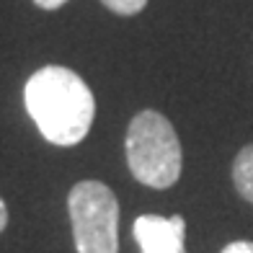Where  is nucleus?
I'll use <instances>...</instances> for the list:
<instances>
[{
	"mask_svg": "<svg viewBox=\"0 0 253 253\" xmlns=\"http://www.w3.org/2000/svg\"><path fill=\"white\" fill-rule=\"evenodd\" d=\"M24 101L44 140L60 147L83 142L96 117V101L85 80L60 65L34 73L26 80Z\"/></svg>",
	"mask_w": 253,
	"mask_h": 253,
	"instance_id": "obj_1",
	"label": "nucleus"
},
{
	"mask_svg": "<svg viewBox=\"0 0 253 253\" xmlns=\"http://www.w3.org/2000/svg\"><path fill=\"white\" fill-rule=\"evenodd\" d=\"M126 166L132 176L150 189H168L181 176V142L163 114L140 111L126 129Z\"/></svg>",
	"mask_w": 253,
	"mask_h": 253,
	"instance_id": "obj_2",
	"label": "nucleus"
},
{
	"mask_svg": "<svg viewBox=\"0 0 253 253\" xmlns=\"http://www.w3.org/2000/svg\"><path fill=\"white\" fill-rule=\"evenodd\" d=\"M67 210L78 253H119V202L106 183H75Z\"/></svg>",
	"mask_w": 253,
	"mask_h": 253,
	"instance_id": "obj_3",
	"label": "nucleus"
},
{
	"mask_svg": "<svg viewBox=\"0 0 253 253\" xmlns=\"http://www.w3.org/2000/svg\"><path fill=\"white\" fill-rule=\"evenodd\" d=\"M132 233L142 253H186L183 248L186 222L181 214H140L132 225Z\"/></svg>",
	"mask_w": 253,
	"mask_h": 253,
	"instance_id": "obj_4",
	"label": "nucleus"
},
{
	"mask_svg": "<svg viewBox=\"0 0 253 253\" xmlns=\"http://www.w3.org/2000/svg\"><path fill=\"white\" fill-rule=\"evenodd\" d=\"M233 183L238 194L253 204V145H246L233 163Z\"/></svg>",
	"mask_w": 253,
	"mask_h": 253,
	"instance_id": "obj_5",
	"label": "nucleus"
},
{
	"mask_svg": "<svg viewBox=\"0 0 253 253\" xmlns=\"http://www.w3.org/2000/svg\"><path fill=\"white\" fill-rule=\"evenodd\" d=\"M101 3L119 16H134L147 5V0H101Z\"/></svg>",
	"mask_w": 253,
	"mask_h": 253,
	"instance_id": "obj_6",
	"label": "nucleus"
},
{
	"mask_svg": "<svg viewBox=\"0 0 253 253\" xmlns=\"http://www.w3.org/2000/svg\"><path fill=\"white\" fill-rule=\"evenodd\" d=\"M222 253H253V240H235L222 248Z\"/></svg>",
	"mask_w": 253,
	"mask_h": 253,
	"instance_id": "obj_7",
	"label": "nucleus"
},
{
	"mask_svg": "<svg viewBox=\"0 0 253 253\" xmlns=\"http://www.w3.org/2000/svg\"><path fill=\"white\" fill-rule=\"evenodd\" d=\"M39 8H44V10H57V8H62L67 0H34Z\"/></svg>",
	"mask_w": 253,
	"mask_h": 253,
	"instance_id": "obj_8",
	"label": "nucleus"
},
{
	"mask_svg": "<svg viewBox=\"0 0 253 253\" xmlns=\"http://www.w3.org/2000/svg\"><path fill=\"white\" fill-rule=\"evenodd\" d=\"M5 225H8V207H5L3 199H0V233L5 230Z\"/></svg>",
	"mask_w": 253,
	"mask_h": 253,
	"instance_id": "obj_9",
	"label": "nucleus"
}]
</instances>
